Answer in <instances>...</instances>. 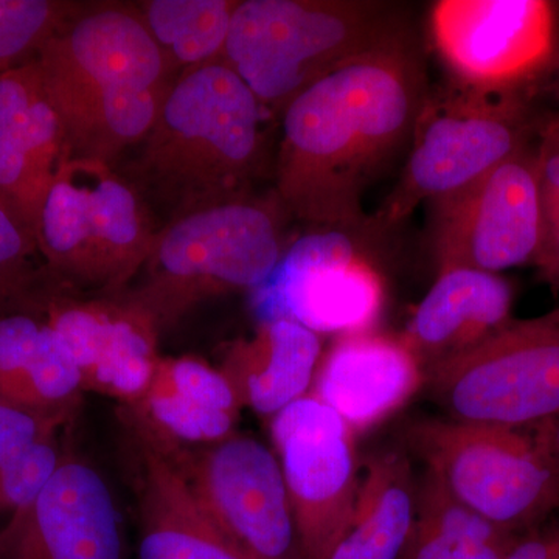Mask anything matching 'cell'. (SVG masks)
<instances>
[{
	"mask_svg": "<svg viewBox=\"0 0 559 559\" xmlns=\"http://www.w3.org/2000/svg\"><path fill=\"white\" fill-rule=\"evenodd\" d=\"M409 28L316 81L282 116L274 193L311 227L366 229L362 198L412 142L428 98Z\"/></svg>",
	"mask_w": 559,
	"mask_h": 559,
	"instance_id": "obj_1",
	"label": "cell"
},
{
	"mask_svg": "<svg viewBox=\"0 0 559 559\" xmlns=\"http://www.w3.org/2000/svg\"><path fill=\"white\" fill-rule=\"evenodd\" d=\"M271 114L224 62L173 81L128 165V182L151 212L171 221L252 197L264 168Z\"/></svg>",
	"mask_w": 559,
	"mask_h": 559,
	"instance_id": "obj_2",
	"label": "cell"
},
{
	"mask_svg": "<svg viewBox=\"0 0 559 559\" xmlns=\"http://www.w3.org/2000/svg\"><path fill=\"white\" fill-rule=\"evenodd\" d=\"M35 60L70 156L110 167L148 134L175 81L139 9L127 7L79 11Z\"/></svg>",
	"mask_w": 559,
	"mask_h": 559,
	"instance_id": "obj_3",
	"label": "cell"
},
{
	"mask_svg": "<svg viewBox=\"0 0 559 559\" xmlns=\"http://www.w3.org/2000/svg\"><path fill=\"white\" fill-rule=\"evenodd\" d=\"M406 31L385 2L245 0L231 16L221 62L271 116H282L316 81Z\"/></svg>",
	"mask_w": 559,
	"mask_h": 559,
	"instance_id": "obj_4",
	"label": "cell"
},
{
	"mask_svg": "<svg viewBox=\"0 0 559 559\" xmlns=\"http://www.w3.org/2000/svg\"><path fill=\"white\" fill-rule=\"evenodd\" d=\"M277 194L201 210L165 224L138 283L123 290L159 331L170 329L202 301L259 288L288 248V218Z\"/></svg>",
	"mask_w": 559,
	"mask_h": 559,
	"instance_id": "obj_5",
	"label": "cell"
},
{
	"mask_svg": "<svg viewBox=\"0 0 559 559\" xmlns=\"http://www.w3.org/2000/svg\"><path fill=\"white\" fill-rule=\"evenodd\" d=\"M157 231L148 205L116 167L72 157L51 183L35 240L55 282L116 296L138 277Z\"/></svg>",
	"mask_w": 559,
	"mask_h": 559,
	"instance_id": "obj_6",
	"label": "cell"
},
{
	"mask_svg": "<svg viewBox=\"0 0 559 559\" xmlns=\"http://www.w3.org/2000/svg\"><path fill=\"white\" fill-rule=\"evenodd\" d=\"M404 440L452 499L507 532L540 527L559 510V466L538 426L426 417L406 426Z\"/></svg>",
	"mask_w": 559,
	"mask_h": 559,
	"instance_id": "obj_7",
	"label": "cell"
},
{
	"mask_svg": "<svg viewBox=\"0 0 559 559\" xmlns=\"http://www.w3.org/2000/svg\"><path fill=\"white\" fill-rule=\"evenodd\" d=\"M539 117L521 92L481 94L457 87L429 92L399 183L373 223L389 229L423 202L451 197L532 145Z\"/></svg>",
	"mask_w": 559,
	"mask_h": 559,
	"instance_id": "obj_8",
	"label": "cell"
},
{
	"mask_svg": "<svg viewBox=\"0 0 559 559\" xmlns=\"http://www.w3.org/2000/svg\"><path fill=\"white\" fill-rule=\"evenodd\" d=\"M423 390L454 421L535 428L559 417V308L513 320L426 373Z\"/></svg>",
	"mask_w": 559,
	"mask_h": 559,
	"instance_id": "obj_9",
	"label": "cell"
},
{
	"mask_svg": "<svg viewBox=\"0 0 559 559\" xmlns=\"http://www.w3.org/2000/svg\"><path fill=\"white\" fill-rule=\"evenodd\" d=\"M360 230L312 227L290 242L271 277L250 293L260 323L296 320L320 336L371 331L385 286L364 253Z\"/></svg>",
	"mask_w": 559,
	"mask_h": 559,
	"instance_id": "obj_10",
	"label": "cell"
},
{
	"mask_svg": "<svg viewBox=\"0 0 559 559\" xmlns=\"http://www.w3.org/2000/svg\"><path fill=\"white\" fill-rule=\"evenodd\" d=\"M162 451L210 520L249 558L301 559L288 489L271 447L237 430L209 447Z\"/></svg>",
	"mask_w": 559,
	"mask_h": 559,
	"instance_id": "obj_11",
	"label": "cell"
},
{
	"mask_svg": "<svg viewBox=\"0 0 559 559\" xmlns=\"http://www.w3.org/2000/svg\"><path fill=\"white\" fill-rule=\"evenodd\" d=\"M429 27L444 68L466 91L521 92L557 57V9L546 0H441Z\"/></svg>",
	"mask_w": 559,
	"mask_h": 559,
	"instance_id": "obj_12",
	"label": "cell"
},
{
	"mask_svg": "<svg viewBox=\"0 0 559 559\" xmlns=\"http://www.w3.org/2000/svg\"><path fill=\"white\" fill-rule=\"evenodd\" d=\"M270 429L299 533L301 559H329L358 499L355 432L311 393L274 415Z\"/></svg>",
	"mask_w": 559,
	"mask_h": 559,
	"instance_id": "obj_13",
	"label": "cell"
},
{
	"mask_svg": "<svg viewBox=\"0 0 559 559\" xmlns=\"http://www.w3.org/2000/svg\"><path fill=\"white\" fill-rule=\"evenodd\" d=\"M533 143L466 189L432 202V248L439 271L468 267L499 274L535 263L540 205Z\"/></svg>",
	"mask_w": 559,
	"mask_h": 559,
	"instance_id": "obj_14",
	"label": "cell"
},
{
	"mask_svg": "<svg viewBox=\"0 0 559 559\" xmlns=\"http://www.w3.org/2000/svg\"><path fill=\"white\" fill-rule=\"evenodd\" d=\"M36 304L72 356L84 393L121 407L145 393L162 358L160 331L138 305L123 294L83 297L53 278L38 290Z\"/></svg>",
	"mask_w": 559,
	"mask_h": 559,
	"instance_id": "obj_15",
	"label": "cell"
},
{
	"mask_svg": "<svg viewBox=\"0 0 559 559\" xmlns=\"http://www.w3.org/2000/svg\"><path fill=\"white\" fill-rule=\"evenodd\" d=\"M0 559H127L123 521L100 471L66 451L38 498L0 530Z\"/></svg>",
	"mask_w": 559,
	"mask_h": 559,
	"instance_id": "obj_16",
	"label": "cell"
},
{
	"mask_svg": "<svg viewBox=\"0 0 559 559\" xmlns=\"http://www.w3.org/2000/svg\"><path fill=\"white\" fill-rule=\"evenodd\" d=\"M70 156L35 58L0 73V198L35 234L51 183Z\"/></svg>",
	"mask_w": 559,
	"mask_h": 559,
	"instance_id": "obj_17",
	"label": "cell"
},
{
	"mask_svg": "<svg viewBox=\"0 0 559 559\" xmlns=\"http://www.w3.org/2000/svg\"><path fill=\"white\" fill-rule=\"evenodd\" d=\"M242 406L219 367L194 356L160 358L148 389L121 407L128 429L162 450L209 447L237 432Z\"/></svg>",
	"mask_w": 559,
	"mask_h": 559,
	"instance_id": "obj_18",
	"label": "cell"
},
{
	"mask_svg": "<svg viewBox=\"0 0 559 559\" xmlns=\"http://www.w3.org/2000/svg\"><path fill=\"white\" fill-rule=\"evenodd\" d=\"M423 384L425 373L400 337L367 331L337 336L323 352L310 393L356 433L403 409Z\"/></svg>",
	"mask_w": 559,
	"mask_h": 559,
	"instance_id": "obj_19",
	"label": "cell"
},
{
	"mask_svg": "<svg viewBox=\"0 0 559 559\" xmlns=\"http://www.w3.org/2000/svg\"><path fill=\"white\" fill-rule=\"evenodd\" d=\"M130 430L138 559H252L210 520L176 463Z\"/></svg>",
	"mask_w": 559,
	"mask_h": 559,
	"instance_id": "obj_20",
	"label": "cell"
},
{
	"mask_svg": "<svg viewBox=\"0 0 559 559\" xmlns=\"http://www.w3.org/2000/svg\"><path fill=\"white\" fill-rule=\"evenodd\" d=\"M511 305L513 289L499 274L468 267L439 271L400 340L426 377L509 323Z\"/></svg>",
	"mask_w": 559,
	"mask_h": 559,
	"instance_id": "obj_21",
	"label": "cell"
},
{
	"mask_svg": "<svg viewBox=\"0 0 559 559\" xmlns=\"http://www.w3.org/2000/svg\"><path fill=\"white\" fill-rule=\"evenodd\" d=\"M38 290L0 308V396L73 418L83 382L68 348L36 304Z\"/></svg>",
	"mask_w": 559,
	"mask_h": 559,
	"instance_id": "obj_22",
	"label": "cell"
},
{
	"mask_svg": "<svg viewBox=\"0 0 559 559\" xmlns=\"http://www.w3.org/2000/svg\"><path fill=\"white\" fill-rule=\"evenodd\" d=\"M323 356L322 336L296 320L261 322L252 336L235 341L219 369L242 409L271 419L310 395Z\"/></svg>",
	"mask_w": 559,
	"mask_h": 559,
	"instance_id": "obj_23",
	"label": "cell"
},
{
	"mask_svg": "<svg viewBox=\"0 0 559 559\" xmlns=\"http://www.w3.org/2000/svg\"><path fill=\"white\" fill-rule=\"evenodd\" d=\"M409 452L390 448L367 460L358 499L329 559H400L417 510Z\"/></svg>",
	"mask_w": 559,
	"mask_h": 559,
	"instance_id": "obj_24",
	"label": "cell"
},
{
	"mask_svg": "<svg viewBox=\"0 0 559 559\" xmlns=\"http://www.w3.org/2000/svg\"><path fill=\"white\" fill-rule=\"evenodd\" d=\"M521 535L466 509L425 471L414 525L400 559H506Z\"/></svg>",
	"mask_w": 559,
	"mask_h": 559,
	"instance_id": "obj_25",
	"label": "cell"
},
{
	"mask_svg": "<svg viewBox=\"0 0 559 559\" xmlns=\"http://www.w3.org/2000/svg\"><path fill=\"white\" fill-rule=\"evenodd\" d=\"M237 3L230 0H150L139 7V11L171 68L187 72L221 61Z\"/></svg>",
	"mask_w": 559,
	"mask_h": 559,
	"instance_id": "obj_26",
	"label": "cell"
},
{
	"mask_svg": "<svg viewBox=\"0 0 559 559\" xmlns=\"http://www.w3.org/2000/svg\"><path fill=\"white\" fill-rule=\"evenodd\" d=\"M79 11L51 0H0V73L33 60Z\"/></svg>",
	"mask_w": 559,
	"mask_h": 559,
	"instance_id": "obj_27",
	"label": "cell"
},
{
	"mask_svg": "<svg viewBox=\"0 0 559 559\" xmlns=\"http://www.w3.org/2000/svg\"><path fill=\"white\" fill-rule=\"evenodd\" d=\"M540 205V246L535 266L559 294V112L539 119L535 139Z\"/></svg>",
	"mask_w": 559,
	"mask_h": 559,
	"instance_id": "obj_28",
	"label": "cell"
},
{
	"mask_svg": "<svg viewBox=\"0 0 559 559\" xmlns=\"http://www.w3.org/2000/svg\"><path fill=\"white\" fill-rule=\"evenodd\" d=\"M38 255L35 234L0 198V308L28 299L49 282V272L36 267Z\"/></svg>",
	"mask_w": 559,
	"mask_h": 559,
	"instance_id": "obj_29",
	"label": "cell"
},
{
	"mask_svg": "<svg viewBox=\"0 0 559 559\" xmlns=\"http://www.w3.org/2000/svg\"><path fill=\"white\" fill-rule=\"evenodd\" d=\"M66 451L60 433H55L0 466V516L11 518L31 506L60 468Z\"/></svg>",
	"mask_w": 559,
	"mask_h": 559,
	"instance_id": "obj_30",
	"label": "cell"
},
{
	"mask_svg": "<svg viewBox=\"0 0 559 559\" xmlns=\"http://www.w3.org/2000/svg\"><path fill=\"white\" fill-rule=\"evenodd\" d=\"M70 419L0 396V466L60 433Z\"/></svg>",
	"mask_w": 559,
	"mask_h": 559,
	"instance_id": "obj_31",
	"label": "cell"
},
{
	"mask_svg": "<svg viewBox=\"0 0 559 559\" xmlns=\"http://www.w3.org/2000/svg\"><path fill=\"white\" fill-rule=\"evenodd\" d=\"M506 559H559V522L522 533Z\"/></svg>",
	"mask_w": 559,
	"mask_h": 559,
	"instance_id": "obj_32",
	"label": "cell"
},
{
	"mask_svg": "<svg viewBox=\"0 0 559 559\" xmlns=\"http://www.w3.org/2000/svg\"><path fill=\"white\" fill-rule=\"evenodd\" d=\"M538 432L544 447L559 466V417L539 425Z\"/></svg>",
	"mask_w": 559,
	"mask_h": 559,
	"instance_id": "obj_33",
	"label": "cell"
},
{
	"mask_svg": "<svg viewBox=\"0 0 559 559\" xmlns=\"http://www.w3.org/2000/svg\"><path fill=\"white\" fill-rule=\"evenodd\" d=\"M551 72H554V90L555 94L559 97V53L555 57L554 62L550 66Z\"/></svg>",
	"mask_w": 559,
	"mask_h": 559,
	"instance_id": "obj_34",
	"label": "cell"
}]
</instances>
